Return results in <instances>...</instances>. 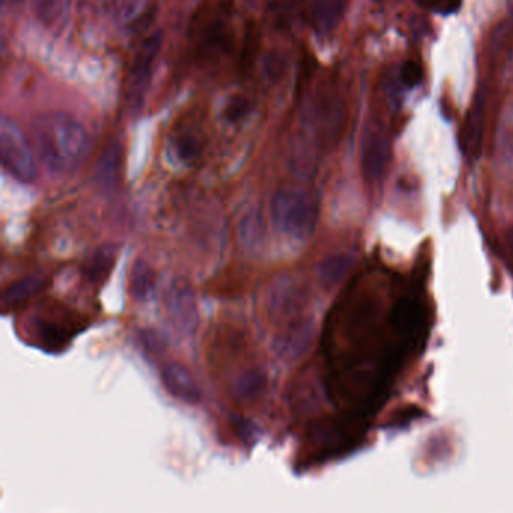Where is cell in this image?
Instances as JSON below:
<instances>
[{
    "instance_id": "cell-10",
    "label": "cell",
    "mask_w": 513,
    "mask_h": 513,
    "mask_svg": "<svg viewBox=\"0 0 513 513\" xmlns=\"http://www.w3.org/2000/svg\"><path fill=\"white\" fill-rule=\"evenodd\" d=\"M315 336V325L310 318L294 319L273 340V350L280 359L295 362L309 351Z\"/></svg>"
},
{
    "instance_id": "cell-20",
    "label": "cell",
    "mask_w": 513,
    "mask_h": 513,
    "mask_svg": "<svg viewBox=\"0 0 513 513\" xmlns=\"http://www.w3.org/2000/svg\"><path fill=\"white\" fill-rule=\"evenodd\" d=\"M155 285L157 276L154 268L143 259H137L130 273V292L134 300L148 301L154 295Z\"/></svg>"
},
{
    "instance_id": "cell-3",
    "label": "cell",
    "mask_w": 513,
    "mask_h": 513,
    "mask_svg": "<svg viewBox=\"0 0 513 513\" xmlns=\"http://www.w3.org/2000/svg\"><path fill=\"white\" fill-rule=\"evenodd\" d=\"M319 219V198L312 190H277L271 201L274 228L294 240H306L315 232Z\"/></svg>"
},
{
    "instance_id": "cell-1",
    "label": "cell",
    "mask_w": 513,
    "mask_h": 513,
    "mask_svg": "<svg viewBox=\"0 0 513 513\" xmlns=\"http://www.w3.org/2000/svg\"><path fill=\"white\" fill-rule=\"evenodd\" d=\"M31 127L38 157L56 174H70L85 160L88 134L70 113L61 110L40 113Z\"/></svg>"
},
{
    "instance_id": "cell-22",
    "label": "cell",
    "mask_w": 513,
    "mask_h": 513,
    "mask_svg": "<svg viewBox=\"0 0 513 513\" xmlns=\"http://www.w3.org/2000/svg\"><path fill=\"white\" fill-rule=\"evenodd\" d=\"M265 386H267L265 372L261 369H252V371L244 372L235 380L234 395L240 401H256L264 393Z\"/></svg>"
},
{
    "instance_id": "cell-29",
    "label": "cell",
    "mask_w": 513,
    "mask_h": 513,
    "mask_svg": "<svg viewBox=\"0 0 513 513\" xmlns=\"http://www.w3.org/2000/svg\"><path fill=\"white\" fill-rule=\"evenodd\" d=\"M259 35L255 28H249L247 32L246 40H244L243 55H241V61H243V67H249L255 59L256 53H258Z\"/></svg>"
},
{
    "instance_id": "cell-16",
    "label": "cell",
    "mask_w": 513,
    "mask_h": 513,
    "mask_svg": "<svg viewBox=\"0 0 513 513\" xmlns=\"http://www.w3.org/2000/svg\"><path fill=\"white\" fill-rule=\"evenodd\" d=\"M47 283H49L47 277L40 276V274H32V276H26L11 283L2 294V306L4 309H11V307L25 303L29 298L40 294L46 288Z\"/></svg>"
},
{
    "instance_id": "cell-26",
    "label": "cell",
    "mask_w": 513,
    "mask_h": 513,
    "mask_svg": "<svg viewBox=\"0 0 513 513\" xmlns=\"http://www.w3.org/2000/svg\"><path fill=\"white\" fill-rule=\"evenodd\" d=\"M285 71L286 59L282 53L270 52L265 56L264 62H262V76L268 83H271V85L279 83L285 76Z\"/></svg>"
},
{
    "instance_id": "cell-15",
    "label": "cell",
    "mask_w": 513,
    "mask_h": 513,
    "mask_svg": "<svg viewBox=\"0 0 513 513\" xmlns=\"http://www.w3.org/2000/svg\"><path fill=\"white\" fill-rule=\"evenodd\" d=\"M265 222L259 210L244 214L238 225V241L241 249L249 255H256L265 246Z\"/></svg>"
},
{
    "instance_id": "cell-28",
    "label": "cell",
    "mask_w": 513,
    "mask_h": 513,
    "mask_svg": "<svg viewBox=\"0 0 513 513\" xmlns=\"http://www.w3.org/2000/svg\"><path fill=\"white\" fill-rule=\"evenodd\" d=\"M402 83H404L407 88H414V86H419L423 80V68L419 62L416 61H408L405 62L404 67H402Z\"/></svg>"
},
{
    "instance_id": "cell-31",
    "label": "cell",
    "mask_w": 513,
    "mask_h": 513,
    "mask_svg": "<svg viewBox=\"0 0 513 513\" xmlns=\"http://www.w3.org/2000/svg\"><path fill=\"white\" fill-rule=\"evenodd\" d=\"M510 14H512V19H513V7H512V10H510Z\"/></svg>"
},
{
    "instance_id": "cell-18",
    "label": "cell",
    "mask_w": 513,
    "mask_h": 513,
    "mask_svg": "<svg viewBox=\"0 0 513 513\" xmlns=\"http://www.w3.org/2000/svg\"><path fill=\"white\" fill-rule=\"evenodd\" d=\"M393 330L402 336H411L414 331L419 328L422 321V312H420L419 304L411 298H402L392 309L390 315Z\"/></svg>"
},
{
    "instance_id": "cell-5",
    "label": "cell",
    "mask_w": 513,
    "mask_h": 513,
    "mask_svg": "<svg viewBox=\"0 0 513 513\" xmlns=\"http://www.w3.org/2000/svg\"><path fill=\"white\" fill-rule=\"evenodd\" d=\"M163 303L170 325L183 336H193L198 330L201 316L196 294L189 280L183 277L170 280L164 291Z\"/></svg>"
},
{
    "instance_id": "cell-11",
    "label": "cell",
    "mask_w": 513,
    "mask_h": 513,
    "mask_svg": "<svg viewBox=\"0 0 513 513\" xmlns=\"http://www.w3.org/2000/svg\"><path fill=\"white\" fill-rule=\"evenodd\" d=\"M488 100V89L485 86L477 91L471 104L470 112L465 118L461 131L462 154L468 160H477L482 152L483 128H485V109Z\"/></svg>"
},
{
    "instance_id": "cell-21",
    "label": "cell",
    "mask_w": 513,
    "mask_h": 513,
    "mask_svg": "<svg viewBox=\"0 0 513 513\" xmlns=\"http://www.w3.org/2000/svg\"><path fill=\"white\" fill-rule=\"evenodd\" d=\"M71 0H34L35 13L47 28H61L70 14Z\"/></svg>"
},
{
    "instance_id": "cell-8",
    "label": "cell",
    "mask_w": 513,
    "mask_h": 513,
    "mask_svg": "<svg viewBox=\"0 0 513 513\" xmlns=\"http://www.w3.org/2000/svg\"><path fill=\"white\" fill-rule=\"evenodd\" d=\"M344 124V106L337 95L322 92L318 95L307 118V131H315L319 139L333 142Z\"/></svg>"
},
{
    "instance_id": "cell-6",
    "label": "cell",
    "mask_w": 513,
    "mask_h": 513,
    "mask_svg": "<svg viewBox=\"0 0 513 513\" xmlns=\"http://www.w3.org/2000/svg\"><path fill=\"white\" fill-rule=\"evenodd\" d=\"M161 44H163V34L157 31L149 35L137 49L133 67H131L130 82H128V103L131 109L137 110L142 107L143 97L151 82L152 67L160 53Z\"/></svg>"
},
{
    "instance_id": "cell-23",
    "label": "cell",
    "mask_w": 513,
    "mask_h": 513,
    "mask_svg": "<svg viewBox=\"0 0 513 513\" xmlns=\"http://www.w3.org/2000/svg\"><path fill=\"white\" fill-rule=\"evenodd\" d=\"M351 426L345 422H339V420H330V422H321L315 429H313V438L316 443L321 444L325 447H336L342 446L347 443L350 435L347 434V429Z\"/></svg>"
},
{
    "instance_id": "cell-27",
    "label": "cell",
    "mask_w": 513,
    "mask_h": 513,
    "mask_svg": "<svg viewBox=\"0 0 513 513\" xmlns=\"http://www.w3.org/2000/svg\"><path fill=\"white\" fill-rule=\"evenodd\" d=\"M423 10L431 11V13L441 14V16H449L461 10L462 0H414Z\"/></svg>"
},
{
    "instance_id": "cell-24",
    "label": "cell",
    "mask_w": 513,
    "mask_h": 513,
    "mask_svg": "<svg viewBox=\"0 0 513 513\" xmlns=\"http://www.w3.org/2000/svg\"><path fill=\"white\" fill-rule=\"evenodd\" d=\"M119 154L118 149H112L101 158L97 169V181L104 189H112L118 181Z\"/></svg>"
},
{
    "instance_id": "cell-12",
    "label": "cell",
    "mask_w": 513,
    "mask_h": 513,
    "mask_svg": "<svg viewBox=\"0 0 513 513\" xmlns=\"http://www.w3.org/2000/svg\"><path fill=\"white\" fill-rule=\"evenodd\" d=\"M161 383L164 389L178 401L196 405L202 401L201 387L196 383L189 369L180 363H169L161 371Z\"/></svg>"
},
{
    "instance_id": "cell-17",
    "label": "cell",
    "mask_w": 513,
    "mask_h": 513,
    "mask_svg": "<svg viewBox=\"0 0 513 513\" xmlns=\"http://www.w3.org/2000/svg\"><path fill=\"white\" fill-rule=\"evenodd\" d=\"M116 256H118V247L115 244H104V246L98 247L86 264V280L91 285H101L112 273L116 264Z\"/></svg>"
},
{
    "instance_id": "cell-25",
    "label": "cell",
    "mask_w": 513,
    "mask_h": 513,
    "mask_svg": "<svg viewBox=\"0 0 513 513\" xmlns=\"http://www.w3.org/2000/svg\"><path fill=\"white\" fill-rule=\"evenodd\" d=\"M253 103L246 95H234L229 98L228 104L223 110V118L231 124H237V122L243 121L247 116L252 113Z\"/></svg>"
},
{
    "instance_id": "cell-19",
    "label": "cell",
    "mask_w": 513,
    "mask_h": 513,
    "mask_svg": "<svg viewBox=\"0 0 513 513\" xmlns=\"http://www.w3.org/2000/svg\"><path fill=\"white\" fill-rule=\"evenodd\" d=\"M172 148L178 160L186 164H193L199 160L204 151V139L196 128L184 127L175 133L172 139Z\"/></svg>"
},
{
    "instance_id": "cell-14",
    "label": "cell",
    "mask_w": 513,
    "mask_h": 513,
    "mask_svg": "<svg viewBox=\"0 0 513 513\" xmlns=\"http://www.w3.org/2000/svg\"><path fill=\"white\" fill-rule=\"evenodd\" d=\"M357 258L353 252H340L328 256L318 267V279L327 289L336 288L353 271Z\"/></svg>"
},
{
    "instance_id": "cell-30",
    "label": "cell",
    "mask_w": 513,
    "mask_h": 513,
    "mask_svg": "<svg viewBox=\"0 0 513 513\" xmlns=\"http://www.w3.org/2000/svg\"><path fill=\"white\" fill-rule=\"evenodd\" d=\"M504 243H506L507 250L510 255L513 256V226H510L506 232H504Z\"/></svg>"
},
{
    "instance_id": "cell-4",
    "label": "cell",
    "mask_w": 513,
    "mask_h": 513,
    "mask_svg": "<svg viewBox=\"0 0 513 513\" xmlns=\"http://www.w3.org/2000/svg\"><path fill=\"white\" fill-rule=\"evenodd\" d=\"M0 158L2 166L20 183H34L37 164L31 145L16 121L4 116L0 121Z\"/></svg>"
},
{
    "instance_id": "cell-13",
    "label": "cell",
    "mask_w": 513,
    "mask_h": 513,
    "mask_svg": "<svg viewBox=\"0 0 513 513\" xmlns=\"http://www.w3.org/2000/svg\"><path fill=\"white\" fill-rule=\"evenodd\" d=\"M344 13L345 0H313L310 23L316 34L328 35L339 25Z\"/></svg>"
},
{
    "instance_id": "cell-9",
    "label": "cell",
    "mask_w": 513,
    "mask_h": 513,
    "mask_svg": "<svg viewBox=\"0 0 513 513\" xmlns=\"http://www.w3.org/2000/svg\"><path fill=\"white\" fill-rule=\"evenodd\" d=\"M392 157V143L381 127H372L366 131L362 148V169L366 181L380 183L386 175Z\"/></svg>"
},
{
    "instance_id": "cell-2",
    "label": "cell",
    "mask_w": 513,
    "mask_h": 513,
    "mask_svg": "<svg viewBox=\"0 0 513 513\" xmlns=\"http://www.w3.org/2000/svg\"><path fill=\"white\" fill-rule=\"evenodd\" d=\"M193 56L202 64H217L234 50L232 0H205L190 29Z\"/></svg>"
},
{
    "instance_id": "cell-7",
    "label": "cell",
    "mask_w": 513,
    "mask_h": 513,
    "mask_svg": "<svg viewBox=\"0 0 513 513\" xmlns=\"http://www.w3.org/2000/svg\"><path fill=\"white\" fill-rule=\"evenodd\" d=\"M304 298L306 294L297 279L291 276L280 277L267 292L265 303H267L268 315L274 322H280V324L294 321L303 306Z\"/></svg>"
}]
</instances>
